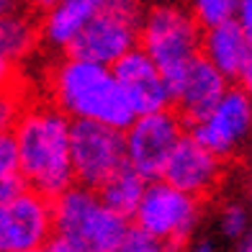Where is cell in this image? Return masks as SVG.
<instances>
[{"label": "cell", "mask_w": 252, "mask_h": 252, "mask_svg": "<svg viewBox=\"0 0 252 252\" xmlns=\"http://www.w3.org/2000/svg\"><path fill=\"white\" fill-rule=\"evenodd\" d=\"M18 178L44 198H60L75 186L72 121L54 106L26 108L13 129Z\"/></svg>", "instance_id": "1"}, {"label": "cell", "mask_w": 252, "mask_h": 252, "mask_svg": "<svg viewBox=\"0 0 252 252\" xmlns=\"http://www.w3.org/2000/svg\"><path fill=\"white\" fill-rule=\"evenodd\" d=\"M49 93L54 108L72 121L103 124L126 131L136 119L113 67L80 60L72 54L54 64L49 75Z\"/></svg>", "instance_id": "2"}, {"label": "cell", "mask_w": 252, "mask_h": 252, "mask_svg": "<svg viewBox=\"0 0 252 252\" xmlns=\"http://www.w3.org/2000/svg\"><path fill=\"white\" fill-rule=\"evenodd\" d=\"M203 33L188 8L175 3L155 5L144 13L139 49L162 70L167 85L201 57Z\"/></svg>", "instance_id": "3"}, {"label": "cell", "mask_w": 252, "mask_h": 252, "mask_svg": "<svg viewBox=\"0 0 252 252\" xmlns=\"http://www.w3.org/2000/svg\"><path fill=\"white\" fill-rule=\"evenodd\" d=\"M54 234L80 239L98 252H116L129 234V219L119 216L103 203L98 190L72 186L60 198L52 201Z\"/></svg>", "instance_id": "4"}, {"label": "cell", "mask_w": 252, "mask_h": 252, "mask_svg": "<svg viewBox=\"0 0 252 252\" xmlns=\"http://www.w3.org/2000/svg\"><path fill=\"white\" fill-rule=\"evenodd\" d=\"M144 24L142 0H106L77 41L70 47L72 57L113 67L121 57L136 49Z\"/></svg>", "instance_id": "5"}, {"label": "cell", "mask_w": 252, "mask_h": 252, "mask_svg": "<svg viewBox=\"0 0 252 252\" xmlns=\"http://www.w3.org/2000/svg\"><path fill=\"white\" fill-rule=\"evenodd\" d=\"M142 232L162 239L173 250L188 245L201 219V201L173 188L165 180H152L134 214Z\"/></svg>", "instance_id": "6"}, {"label": "cell", "mask_w": 252, "mask_h": 252, "mask_svg": "<svg viewBox=\"0 0 252 252\" xmlns=\"http://www.w3.org/2000/svg\"><path fill=\"white\" fill-rule=\"evenodd\" d=\"M183 136H186L183 121L170 108L136 116L129 129L124 131L126 165L150 183L155 178H162L170 157L178 150Z\"/></svg>", "instance_id": "7"}, {"label": "cell", "mask_w": 252, "mask_h": 252, "mask_svg": "<svg viewBox=\"0 0 252 252\" xmlns=\"http://www.w3.org/2000/svg\"><path fill=\"white\" fill-rule=\"evenodd\" d=\"M124 167H126L124 131L103 124L72 121V170L80 186L100 190Z\"/></svg>", "instance_id": "8"}, {"label": "cell", "mask_w": 252, "mask_h": 252, "mask_svg": "<svg viewBox=\"0 0 252 252\" xmlns=\"http://www.w3.org/2000/svg\"><path fill=\"white\" fill-rule=\"evenodd\" d=\"M54 237L52 201L33 190H24L0 209V252L47 247Z\"/></svg>", "instance_id": "9"}, {"label": "cell", "mask_w": 252, "mask_h": 252, "mask_svg": "<svg viewBox=\"0 0 252 252\" xmlns=\"http://www.w3.org/2000/svg\"><path fill=\"white\" fill-rule=\"evenodd\" d=\"M252 131V98L239 88H229V93L216 103L211 113L193 124V136L211 150L216 157L232 155Z\"/></svg>", "instance_id": "10"}, {"label": "cell", "mask_w": 252, "mask_h": 252, "mask_svg": "<svg viewBox=\"0 0 252 252\" xmlns=\"http://www.w3.org/2000/svg\"><path fill=\"white\" fill-rule=\"evenodd\" d=\"M113 72H116L119 85L136 116L167 111V106L173 103V93H170V85L162 70L139 47L126 57H121L113 64Z\"/></svg>", "instance_id": "11"}, {"label": "cell", "mask_w": 252, "mask_h": 252, "mask_svg": "<svg viewBox=\"0 0 252 252\" xmlns=\"http://www.w3.org/2000/svg\"><path fill=\"white\" fill-rule=\"evenodd\" d=\"M219 178H221V157L206 150L193 134H186L159 180L170 183L173 188L188 193V196L201 198L216 188Z\"/></svg>", "instance_id": "12"}, {"label": "cell", "mask_w": 252, "mask_h": 252, "mask_svg": "<svg viewBox=\"0 0 252 252\" xmlns=\"http://www.w3.org/2000/svg\"><path fill=\"white\" fill-rule=\"evenodd\" d=\"M170 93L183 116L196 124L229 93V80L209 60L198 57L170 83Z\"/></svg>", "instance_id": "13"}, {"label": "cell", "mask_w": 252, "mask_h": 252, "mask_svg": "<svg viewBox=\"0 0 252 252\" xmlns=\"http://www.w3.org/2000/svg\"><path fill=\"white\" fill-rule=\"evenodd\" d=\"M106 0H60L54 8L47 10L44 16V36L52 47L67 49L77 41V36L83 33L93 18L100 13V8Z\"/></svg>", "instance_id": "14"}, {"label": "cell", "mask_w": 252, "mask_h": 252, "mask_svg": "<svg viewBox=\"0 0 252 252\" xmlns=\"http://www.w3.org/2000/svg\"><path fill=\"white\" fill-rule=\"evenodd\" d=\"M250 54H252V47L247 44L242 29L237 26V21L203 31L201 57L209 60L226 80H237L239 70L250 60Z\"/></svg>", "instance_id": "15"}, {"label": "cell", "mask_w": 252, "mask_h": 252, "mask_svg": "<svg viewBox=\"0 0 252 252\" xmlns=\"http://www.w3.org/2000/svg\"><path fill=\"white\" fill-rule=\"evenodd\" d=\"M147 186H150V180L142 178L136 170H131L129 165H126L98 193H100L103 203H106L111 211H116L119 216H124V219H131V216L136 214V209H139L142 198H144Z\"/></svg>", "instance_id": "16"}, {"label": "cell", "mask_w": 252, "mask_h": 252, "mask_svg": "<svg viewBox=\"0 0 252 252\" xmlns=\"http://www.w3.org/2000/svg\"><path fill=\"white\" fill-rule=\"evenodd\" d=\"M39 26L31 21V16L13 10V13L0 16V60L10 64L21 62L36 47Z\"/></svg>", "instance_id": "17"}, {"label": "cell", "mask_w": 252, "mask_h": 252, "mask_svg": "<svg viewBox=\"0 0 252 252\" xmlns=\"http://www.w3.org/2000/svg\"><path fill=\"white\" fill-rule=\"evenodd\" d=\"M237 3L239 0H190V16L196 18V24L209 31L216 26L232 24L237 18Z\"/></svg>", "instance_id": "18"}, {"label": "cell", "mask_w": 252, "mask_h": 252, "mask_svg": "<svg viewBox=\"0 0 252 252\" xmlns=\"http://www.w3.org/2000/svg\"><path fill=\"white\" fill-rule=\"evenodd\" d=\"M219 229L229 239H245L250 234V211L242 203H226L219 214Z\"/></svg>", "instance_id": "19"}, {"label": "cell", "mask_w": 252, "mask_h": 252, "mask_svg": "<svg viewBox=\"0 0 252 252\" xmlns=\"http://www.w3.org/2000/svg\"><path fill=\"white\" fill-rule=\"evenodd\" d=\"M24 90L18 85L0 93V134H10V129H16L18 119L24 116Z\"/></svg>", "instance_id": "20"}, {"label": "cell", "mask_w": 252, "mask_h": 252, "mask_svg": "<svg viewBox=\"0 0 252 252\" xmlns=\"http://www.w3.org/2000/svg\"><path fill=\"white\" fill-rule=\"evenodd\" d=\"M116 252H175V250L170 245H165L162 239L142 232L139 226H131L129 234L124 237V242L119 245Z\"/></svg>", "instance_id": "21"}, {"label": "cell", "mask_w": 252, "mask_h": 252, "mask_svg": "<svg viewBox=\"0 0 252 252\" xmlns=\"http://www.w3.org/2000/svg\"><path fill=\"white\" fill-rule=\"evenodd\" d=\"M3 178H18V150L13 131L0 134V180Z\"/></svg>", "instance_id": "22"}, {"label": "cell", "mask_w": 252, "mask_h": 252, "mask_svg": "<svg viewBox=\"0 0 252 252\" xmlns=\"http://www.w3.org/2000/svg\"><path fill=\"white\" fill-rule=\"evenodd\" d=\"M49 252H98L95 247H90L80 239H72V237H62V234H54L52 242L47 245Z\"/></svg>", "instance_id": "23"}, {"label": "cell", "mask_w": 252, "mask_h": 252, "mask_svg": "<svg viewBox=\"0 0 252 252\" xmlns=\"http://www.w3.org/2000/svg\"><path fill=\"white\" fill-rule=\"evenodd\" d=\"M237 26L242 29L247 44L252 47V0H239L237 3Z\"/></svg>", "instance_id": "24"}, {"label": "cell", "mask_w": 252, "mask_h": 252, "mask_svg": "<svg viewBox=\"0 0 252 252\" xmlns=\"http://www.w3.org/2000/svg\"><path fill=\"white\" fill-rule=\"evenodd\" d=\"M24 190H26V186H24V180H21V178H3V180H0V209L8 206L16 196H21Z\"/></svg>", "instance_id": "25"}, {"label": "cell", "mask_w": 252, "mask_h": 252, "mask_svg": "<svg viewBox=\"0 0 252 252\" xmlns=\"http://www.w3.org/2000/svg\"><path fill=\"white\" fill-rule=\"evenodd\" d=\"M16 64H10L5 60H0V93H5V90L16 88Z\"/></svg>", "instance_id": "26"}, {"label": "cell", "mask_w": 252, "mask_h": 252, "mask_svg": "<svg viewBox=\"0 0 252 252\" xmlns=\"http://www.w3.org/2000/svg\"><path fill=\"white\" fill-rule=\"evenodd\" d=\"M237 83H239V90H242V93H247V95L252 98V54H250V60L245 62V67L239 70Z\"/></svg>", "instance_id": "27"}, {"label": "cell", "mask_w": 252, "mask_h": 252, "mask_svg": "<svg viewBox=\"0 0 252 252\" xmlns=\"http://www.w3.org/2000/svg\"><path fill=\"white\" fill-rule=\"evenodd\" d=\"M175 252H211V245H206V242H201V245H186V247H180Z\"/></svg>", "instance_id": "28"}, {"label": "cell", "mask_w": 252, "mask_h": 252, "mask_svg": "<svg viewBox=\"0 0 252 252\" xmlns=\"http://www.w3.org/2000/svg\"><path fill=\"white\" fill-rule=\"evenodd\" d=\"M18 5V0H0V16H5V13H13Z\"/></svg>", "instance_id": "29"}, {"label": "cell", "mask_w": 252, "mask_h": 252, "mask_svg": "<svg viewBox=\"0 0 252 252\" xmlns=\"http://www.w3.org/2000/svg\"><path fill=\"white\" fill-rule=\"evenodd\" d=\"M237 252H252V229H250V234L239 242V250Z\"/></svg>", "instance_id": "30"}, {"label": "cell", "mask_w": 252, "mask_h": 252, "mask_svg": "<svg viewBox=\"0 0 252 252\" xmlns=\"http://www.w3.org/2000/svg\"><path fill=\"white\" fill-rule=\"evenodd\" d=\"M33 3H36V5H41V8H47V10H49V8H54L57 3H60V0H33Z\"/></svg>", "instance_id": "31"}, {"label": "cell", "mask_w": 252, "mask_h": 252, "mask_svg": "<svg viewBox=\"0 0 252 252\" xmlns=\"http://www.w3.org/2000/svg\"><path fill=\"white\" fill-rule=\"evenodd\" d=\"M16 252H49L47 247H33V250H16Z\"/></svg>", "instance_id": "32"}, {"label": "cell", "mask_w": 252, "mask_h": 252, "mask_svg": "<svg viewBox=\"0 0 252 252\" xmlns=\"http://www.w3.org/2000/svg\"><path fill=\"white\" fill-rule=\"evenodd\" d=\"M250 214H252V186H250Z\"/></svg>", "instance_id": "33"}]
</instances>
